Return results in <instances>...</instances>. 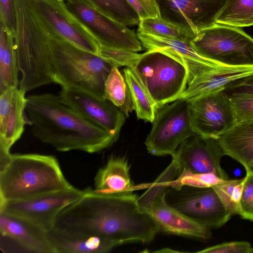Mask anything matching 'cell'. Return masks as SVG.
Returning <instances> with one entry per match:
<instances>
[{
    "label": "cell",
    "mask_w": 253,
    "mask_h": 253,
    "mask_svg": "<svg viewBox=\"0 0 253 253\" xmlns=\"http://www.w3.org/2000/svg\"><path fill=\"white\" fill-rule=\"evenodd\" d=\"M133 192L100 195L89 191L64 208L53 227L124 244L151 242L159 232L154 220L140 207Z\"/></svg>",
    "instance_id": "cell-1"
},
{
    "label": "cell",
    "mask_w": 253,
    "mask_h": 253,
    "mask_svg": "<svg viewBox=\"0 0 253 253\" xmlns=\"http://www.w3.org/2000/svg\"><path fill=\"white\" fill-rule=\"evenodd\" d=\"M26 114L33 136L59 152L96 153L115 142L107 132L65 104L58 95H29Z\"/></svg>",
    "instance_id": "cell-2"
},
{
    "label": "cell",
    "mask_w": 253,
    "mask_h": 253,
    "mask_svg": "<svg viewBox=\"0 0 253 253\" xmlns=\"http://www.w3.org/2000/svg\"><path fill=\"white\" fill-rule=\"evenodd\" d=\"M73 187L53 156L10 154L0 167V202L26 200Z\"/></svg>",
    "instance_id": "cell-3"
},
{
    "label": "cell",
    "mask_w": 253,
    "mask_h": 253,
    "mask_svg": "<svg viewBox=\"0 0 253 253\" xmlns=\"http://www.w3.org/2000/svg\"><path fill=\"white\" fill-rule=\"evenodd\" d=\"M45 31L54 73V83L61 88H75L105 99V83L113 66L98 55Z\"/></svg>",
    "instance_id": "cell-4"
},
{
    "label": "cell",
    "mask_w": 253,
    "mask_h": 253,
    "mask_svg": "<svg viewBox=\"0 0 253 253\" xmlns=\"http://www.w3.org/2000/svg\"><path fill=\"white\" fill-rule=\"evenodd\" d=\"M14 47L21 74L19 88L25 93L54 83L47 34L25 0H15Z\"/></svg>",
    "instance_id": "cell-5"
},
{
    "label": "cell",
    "mask_w": 253,
    "mask_h": 253,
    "mask_svg": "<svg viewBox=\"0 0 253 253\" xmlns=\"http://www.w3.org/2000/svg\"><path fill=\"white\" fill-rule=\"evenodd\" d=\"M175 163L172 160L148 189L138 198L141 208L156 222L160 231L172 235L205 240L211 235V229L186 217L170 206L165 200L169 181L177 175Z\"/></svg>",
    "instance_id": "cell-6"
},
{
    "label": "cell",
    "mask_w": 253,
    "mask_h": 253,
    "mask_svg": "<svg viewBox=\"0 0 253 253\" xmlns=\"http://www.w3.org/2000/svg\"><path fill=\"white\" fill-rule=\"evenodd\" d=\"M157 109L177 100L186 89L188 74L180 63L160 51L147 50L133 68Z\"/></svg>",
    "instance_id": "cell-7"
},
{
    "label": "cell",
    "mask_w": 253,
    "mask_h": 253,
    "mask_svg": "<svg viewBox=\"0 0 253 253\" xmlns=\"http://www.w3.org/2000/svg\"><path fill=\"white\" fill-rule=\"evenodd\" d=\"M201 56L230 66H253V38L241 29L216 24L191 41Z\"/></svg>",
    "instance_id": "cell-8"
},
{
    "label": "cell",
    "mask_w": 253,
    "mask_h": 253,
    "mask_svg": "<svg viewBox=\"0 0 253 253\" xmlns=\"http://www.w3.org/2000/svg\"><path fill=\"white\" fill-rule=\"evenodd\" d=\"M144 144L151 155L172 157L180 145L196 134L190 120L188 102L178 99L157 109Z\"/></svg>",
    "instance_id": "cell-9"
},
{
    "label": "cell",
    "mask_w": 253,
    "mask_h": 253,
    "mask_svg": "<svg viewBox=\"0 0 253 253\" xmlns=\"http://www.w3.org/2000/svg\"><path fill=\"white\" fill-rule=\"evenodd\" d=\"M167 203L188 218L211 229L224 225L231 218L212 187L169 186Z\"/></svg>",
    "instance_id": "cell-10"
},
{
    "label": "cell",
    "mask_w": 253,
    "mask_h": 253,
    "mask_svg": "<svg viewBox=\"0 0 253 253\" xmlns=\"http://www.w3.org/2000/svg\"><path fill=\"white\" fill-rule=\"evenodd\" d=\"M72 15L98 42L100 46L133 52L142 49L137 34L80 0H64Z\"/></svg>",
    "instance_id": "cell-11"
},
{
    "label": "cell",
    "mask_w": 253,
    "mask_h": 253,
    "mask_svg": "<svg viewBox=\"0 0 253 253\" xmlns=\"http://www.w3.org/2000/svg\"><path fill=\"white\" fill-rule=\"evenodd\" d=\"M25 1L45 30L57 34L83 50L98 55L99 44L70 13L64 0Z\"/></svg>",
    "instance_id": "cell-12"
},
{
    "label": "cell",
    "mask_w": 253,
    "mask_h": 253,
    "mask_svg": "<svg viewBox=\"0 0 253 253\" xmlns=\"http://www.w3.org/2000/svg\"><path fill=\"white\" fill-rule=\"evenodd\" d=\"M196 134L217 139L236 123L230 99L222 90L187 99Z\"/></svg>",
    "instance_id": "cell-13"
},
{
    "label": "cell",
    "mask_w": 253,
    "mask_h": 253,
    "mask_svg": "<svg viewBox=\"0 0 253 253\" xmlns=\"http://www.w3.org/2000/svg\"><path fill=\"white\" fill-rule=\"evenodd\" d=\"M90 188L70 189L19 201L0 202V212L29 219L46 231L52 228L58 213L88 193Z\"/></svg>",
    "instance_id": "cell-14"
},
{
    "label": "cell",
    "mask_w": 253,
    "mask_h": 253,
    "mask_svg": "<svg viewBox=\"0 0 253 253\" xmlns=\"http://www.w3.org/2000/svg\"><path fill=\"white\" fill-rule=\"evenodd\" d=\"M58 95L82 117L107 132L115 142L118 140L126 116L111 101L72 87L61 88Z\"/></svg>",
    "instance_id": "cell-15"
},
{
    "label": "cell",
    "mask_w": 253,
    "mask_h": 253,
    "mask_svg": "<svg viewBox=\"0 0 253 253\" xmlns=\"http://www.w3.org/2000/svg\"><path fill=\"white\" fill-rule=\"evenodd\" d=\"M224 155L216 139L195 134L184 141L171 157L178 172L183 170L193 173L211 172L228 179L220 164Z\"/></svg>",
    "instance_id": "cell-16"
},
{
    "label": "cell",
    "mask_w": 253,
    "mask_h": 253,
    "mask_svg": "<svg viewBox=\"0 0 253 253\" xmlns=\"http://www.w3.org/2000/svg\"><path fill=\"white\" fill-rule=\"evenodd\" d=\"M137 35L142 45L147 50L161 52L182 64L187 71L188 84L203 75L231 67L201 56L191 42L165 39L139 32Z\"/></svg>",
    "instance_id": "cell-17"
},
{
    "label": "cell",
    "mask_w": 253,
    "mask_h": 253,
    "mask_svg": "<svg viewBox=\"0 0 253 253\" xmlns=\"http://www.w3.org/2000/svg\"><path fill=\"white\" fill-rule=\"evenodd\" d=\"M25 94L18 87L0 93V149L7 153L30 125Z\"/></svg>",
    "instance_id": "cell-18"
},
{
    "label": "cell",
    "mask_w": 253,
    "mask_h": 253,
    "mask_svg": "<svg viewBox=\"0 0 253 253\" xmlns=\"http://www.w3.org/2000/svg\"><path fill=\"white\" fill-rule=\"evenodd\" d=\"M1 236L14 241L23 249L37 253H55L47 236V231L26 218L0 212Z\"/></svg>",
    "instance_id": "cell-19"
},
{
    "label": "cell",
    "mask_w": 253,
    "mask_h": 253,
    "mask_svg": "<svg viewBox=\"0 0 253 253\" xmlns=\"http://www.w3.org/2000/svg\"><path fill=\"white\" fill-rule=\"evenodd\" d=\"M226 0H163L165 7L197 35L216 24Z\"/></svg>",
    "instance_id": "cell-20"
},
{
    "label": "cell",
    "mask_w": 253,
    "mask_h": 253,
    "mask_svg": "<svg viewBox=\"0 0 253 253\" xmlns=\"http://www.w3.org/2000/svg\"><path fill=\"white\" fill-rule=\"evenodd\" d=\"M130 166L125 157L110 156L99 169L94 179L92 193L114 195L133 192L135 187L131 179Z\"/></svg>",
    "instance_id": "cell-21"
},
{
    "label": "cell",
    "mask_w": 253,
    "mask_h": 253,
    "mask_svg": "<svg viewBox=\"0 0 253 253\" xmlns=\"http://www.w3.org/2000/svg\"><path fill=\"white\" fill-rule=\"evenodd\" d=\"M55 253H106L122 244L110 239L52 227L47 231Z\"/></svg>",
    "instance_id": "cell-22"
},
{
    "label": "cell",
    "mask_w": 253,
    "mask_h": 253,
    "mask_svg": "<svg viewBox=\"0 0 253 253\" xmlns=\"http://www.w3.org/2000/svg\"><path fill=\"white\" fill-rule=\"evenodd\" d=\"M224 155L249 170L253 163V120L236 122L216 139Z\"/></svg>",
    "instance_id": "cell-23"
},
{
    "label": "cell",
    "mask_w": 253,
    "mask_h": 253,
    "mask_svg": "<svg viewBox=\"0 0 253 253\" xmlns=\"http://www.w3.org/2000/svg\"><path fill=\"white\" fill-rule=\"evenodd\" d=\"M253 73V66H242L229 67L205 74L188 84L178 99L187 100L222 90L232 82Z\"/></svg>",
    "instance_id": "cell-24"
},
{
    "label": "cell",
    "mask_w": 253,
    "mask_h": 253,
    "mask_svg": "<svg viewBox=\"0 0 253 253\" xmlns=\"http://www.w3.org/2000/svg\"><path fill=\"white\" fill-rule=\"evenodd\" d=\"M14 35L0 22V93L19 84Z\"/></svg>",
    "instance_id": "cell-25"
},
{
    "label": "cell",
    "mask_w": 253,
    "mask_h": 253,
    "mask_svg": "<svg viewBox=\"0 0 253 253\" xmlns=\"http://www.w3.org/2000/svg\"><path fill=\"white\" fill-rule=\"evenodd\" d=\"M124 73L137 119L152 123L157 110L156 102L133 68L125 67Z\"/></svg>",
    "instance_id": "cell-26"
},
{
    "label": "cell",
    "mask_w": 253,
    "mask_h": 253,
    "mask_svg": "<svg viewBox=\"0 0 253 253\" xmlns=\"http://www.w3.org/2000/svg\"><path fill=\"white\" fill-rule=\"evenodd\" d=\"M139 33L157 37L191 42L196 34L187 25L162 16L140 20Z\"/></svg>",
    "instance_id": "cell-27"
},
{
    "label": "cell",
    "mask_w": 253,
    "mask_h": 253,
    "mask_svg": "<svg viewBox=\"0 0 253 253\" xmlns=\"http://www.w3.org/2000/svg\"><path fill=\"white\" fill-rule=\"evenodd\" d=\"M104 98L118 107L126 117L133 110L128 85L118 67H112L106 79Z\"/></svg>",
    "instance_id": "cell-28"
},
{
    "label": "cell",
    "mask_w": 253,
    "mask_h": 253,
    "mask_svg": "<svg viewBox=\"0 0 253 253\" xmlns=\"http://www.w3.org/2000/svg\"><path fill=\"white\" fill-rule=\"evenodd\" d=\"M109 18L126 26L138 24L140 19L126 0H80Z\"/></svg>",
    "instance_id": "cell-29"
},
{
    "label": "cell",
    "mask_w": 253,
    "mask_h": 253,
    "mask_svg": "<svg viewBox=\"0 0 253 253\" xmlns=\"http://www.w3.org/2000/svg\"><path fill=\"white\" fill-rule=\"evenodd\" d=\"M216 24L238 28L253 25V0H226Z\"/></svg>",
    "instance_id": "cell-30"
},
{
    "label": "cell",
    "mask_w": 253,
    "mask_h": 253,
    "mask_svg": "<svg viewBox=\"0 0 253 253\" xmlns=\"http://www.w3.org/2000/svg\"><path fill=\"white\" fill-rule=\"evenodd\" d=\"M245 177L228 179L212 187L226 210L231 215L239 214Z\"/></svg>",
    "instance_id": "cell-31"
},
{
    "label": "cell",
    "mask_w": 253,
    "mask_h": 253,
    "mask_svg": "<svg viewBox=\"0 0 253 253\" xmlns=\"http://www.w3.org/2000/svg\"><path fill=\"white\" fill-rule=\"evenodd\" d=\"M229 179L221 178L214 173H193L183 170L178 172L173 180L169 181V187H177L182 185H188L196 187H212L224 183Z\"/></svg>",
    "instance_id": "cell-32"
},
{
    "label": "cell",
    "mask_w": 253,
    "mask_h": 253,
    "mask_svg": "<svg viewBox=\"0 0 253 253\" xmlns=\"http://www.w3.org/2000/svg\"><path fill=\"white\" fill-rule=\"evenodd\" d=\"M98 55L113 66L134 68L141 54L124 49L100 46Z\"/></svg>",
    "instance_id": "cell-33"
},
{
    "label": "cell",
    "mask_w": 253,
    "mask_h": 253,
    "mask_svg": "<svg viewBox=\"0 0 253 253\" xmlns=\"http://www.w3.org/2000/svg\"><path fill=\"white\" fill-rule=\"evenodd\" d=\"M246 172L238 214L245 219L253 221V172Z\"/></svg>",
    "instance_id": "cell-34"
},
{
    "label": "cell",
    "mask_w": 253,
    "mask_h": 253,
    "mask_svg": "<svg viewBox=\"0 0 253 253\" xmlns=\"http://www.w3.org/2000/svg\"><path fill=\"white\" fill-rule=\"evenodd\" d=\"M229 97L236 122L253 120V94L233 95Z\"/></svg>",
    "instance_id": "cell-35"
},
{
    "label": "cell",
    "mask_w": 253,
    "mask_h": 253,
    "mask_svg": "<svg viewBox=\"0 0 253 253\" xmlns=\"http://www.w3.org/2000/svg\"><path fill=\"white\" fill-rule=\"evenodd\" d=\"M139 16L140 20L162 16L157 0H126Z\"/></svg>",
    "instance_id": "cell-36"
},
{
    "label": "cell",
    "mask_w": 253,
    "mask_h": 253,
    "mask_svg": "<svg viewBox=\"0 0 253 253\" xmlns=\"http://www.w3.org/2000/svg\"><path fill=\"white\" fill-rule=\"evenodd\" d=\"M252 246L246 241L224 242L197 252L200 253H250Z\"/></svg>",
    "instance_id": "cell-37"
},
{
    "label": "cell",
    "mask_w": 253,
    "mask_h": 253,
    "mask_svg": "<svg viewBox=\"0 0 253 253\" xmlns=\"http://www.w3.org/2000/svg\"><path fill=\"white\" fill-rule=\"evenodd\" d=\"M0 22L14 35L16 27L15 0H0Z\"/></svg>",
    "instance_id": "cell-38"
},
{
    "label": "cell",
    "mask_w": 253,
    "mask_h": 253,
    "mask_svg": "<svg viewBox=\"0 0 253 253\" xmlns=\"http://www.w3.org/2000/svg\"><path fill=\"white\" fill-rule=\"evenodd\" d=\"M223 92L228 96L253 94V73L235 81L226 86Z\"/></svg>",
    "instance_id": "cell-39"
},
{
    "label": "cell",
    "mask_w": 253,
    "mask_h": 253,
    "mask_svg": "<svg viewBox=\"0 0 253 253\" xmlns=\"http://www.w3.org/2000/svg\"><path fill=\"white\" fill-rule=\"evenodd\" d=\"M154 253H181V252L172 250L169 248H165L154 252Z\"/></svg>",
    "instance_id": "cell-40"
},
{
    "label": "cell",
    "mask_w": 253,
    "mask_h": 253,
    "mask_svg": "<svg viewBox=\"0 0 253 253\" xmlns=\"http://www.w3.org/2000/svg\"><path fill=\"white\" fill-rule=\"evenodd\" d=\"M249 170H251V171H253V164L251 165V167H250V169H249Z\"/></svg>",
    "instance_id": "cell-41"
},
{
    "label": "cell",
    "mask_w": 253,
    "mask_h": 253,
    "mask_svg": "<svg viewBox=\"0 0 253 253\" xmlns=\"http://www.w3.org/2000/svg\"><path fill=\"white\" fill-rule=\"evenodd\" d=\"M250 253H253V248L252 247Z\"/></svg>",
    "instance_id": "cell-42"
},
{
    "label": "cell",
    "mask_w": 253,
    "mask_h": 253,
    "mask_svg": "<svg viewBox=\"0 0 253 253\" xmlns=\"http://www.w3.org/2000/svg\"><path fill=\"white\" fill-rule=\"evenodd\" d=\"M60 0L61 1V0Z\"/></svg>",
    "instance_id": "cell-43"
}]
</instances>
